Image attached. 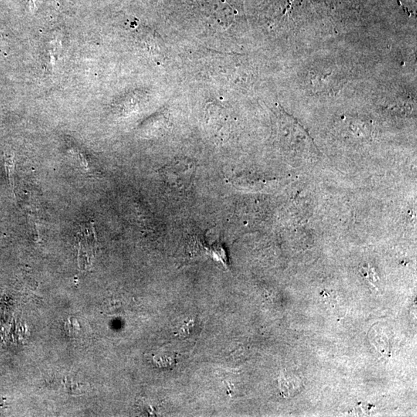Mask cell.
I'll return each instance as SVG.
<instances>
[{
	"mask_svg": "<svg viewBox=\"0 0 417 417\" xmlns=\"http://www.w3.org/2000/svg\"><path fill=\"white\" fill-rule=\"evenodd\" d=\"M198 328L200 324L196 320L192 318L187 319L177 328L176 334L181 338L187 340L196 336L198 332Z\"/></svg>",
	"mask_w": 417,
	"mask_h": 417,
	"instance_id": "obj_1",
	"label": "cell"
},
{
	"mask_svg": "<svg viewBox=\"0 0 417 417\" xmlns=\"http://www.w3.org/2000/svg\"><path fill=\"white\" fill-rule=\"evenodd\" d=\"M154 362L160 368H171L176 363V356L173 354L164 353V354H158L154 357Z\"/></svg>",
	"mask_w": 417,
	"mask_h": 417,
	"instance_id": "obj_2",
	"label": "cell"
},
{
	"mask_svg": "<svg viewBox=\"0 0 417 417\" xmlns=\"http://www.w3.org/2000/svg\"><path fill=\"white\" fill-rule=\"evenodd\" d=\"M6 170L7 176L11 188L14 191V174H15V163L14 157L11 156H5Z\"/></svg>",
	"mask_w": 417,
	"mask_h": 417,
	"instance_id": "obj_3",
	"label": "cell"
}]
</instances>
